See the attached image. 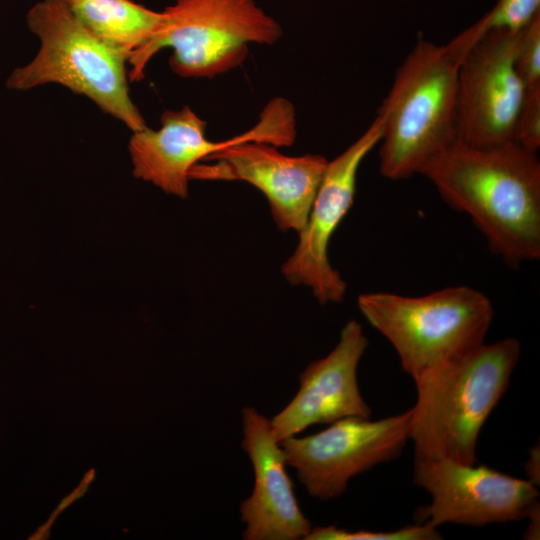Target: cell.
Masks as SVG:
<instances>
[{
    "mask_svg": "<svg viewBox=\"0 0 540 540\" xmlns=\"http://www.w3.org/2000/svg\"><path fill=\"white\" fill-rule=\"evenodd\" d=\"M454 210L467 214L510 267L540 257V160L511 141L474 146L459 139L419 172Z\"/></svg>",
    "mask_w": 540,
    "mask_h": 540,
    "instance_id": "1",
    "label": "cell"
},
{
    "mask_svg": "<svg viewBox=\"0 0 540 540\" xmlns=\"http://www.w3.org/2000/svg\"><path fill=\"white\" fill-rule=\"evenodd\" d=\"M521 356V343H482L459 360L415 382L410 440L415 460L476 464L479 434L505 395Z\"/></svg>",
    "mask_w": 540,
    "mask_h": 540,
    "instance_id": "2",
    "label": "cell"
},
{
    "mask_svg": "<svg viewBox=\"0 0 540 540\" xmlns=\"http://www.w3.org/2000/svg\"><path fill=\"white\" fill-rule=\"evenodd\" d=\"M459 62L446 45L420 39L396 71L378 112L383 116L380 173L390 180L419 174L457 139Z\"/></svg>",
    "mask_w": 540,
    "mask_h": 540,
    "instance_id": "3",
    "label": "cell"
},
{
    "mask_svg": "<svg viewBox=\"0 0 540 540\" xmlns=\"http://www.w3.org/2000/svg\"><path fill=\"white\" fill-rule=\"evenodd\" d=\"M357 305L393 346L414 383L484 343L494 316L490 299L467 285L416 297L365 293Z\"/></svg>",
    "mask_w": 540,
    "mask_h": 540,
    "instance_id": "4",
    "label": "cell"
},
{
    "mask_svg": "<svg viewBox=\"0 0 540 540\" xmlns=\"http://www.w3.org/2000/svg\"><path fill=\"white\" fill-rule=\"evenodd\" d=\"M28 28L40 40L36 56L16 68L6 87L26 91L49 83L86 96L132 132L146 122L129 95L128 57L92 34L65 0H41L26 14Z\"/></svg>",
    "mask_w": 540,
    "mask_h": 540,
    "instance_id": "5",
    "label": "cell"
},
{
    "mask_svg": "<svg viewBox=\"0 0 540 540\" xmlns=\"http://www.w3.org/2000/svg\"><path fill=\"white\" fill-rule=\"evenodd\" d=\"M155 34L132 52L128 78L140 81L152 57L171 48V70L183 78H214L241 66L250 44H275L281 25L255 0H176Z\"/></svg>",
    "mask_w": 540,
    "mask_h": 540,
    "instance_id": "6",
    "label": "cell"
},
{
    "mask_svg": "<svg viewBox=\"0 0 540 540\" xmlns=\"http://www.w3.org/2000/svg\"><path fill=\"white\" fill-rule=\"evenodd\" d=\"M412 410L372 421L347 417L318 433L280 442L310 496H341L351 478L398 458L410 440Z\"/></svg>",
    "mask_w": 540,
    "mask_h": 540,
    "instance_id": "7",
    "label": "cell"
},
{
    "mask_svg": "<svg viewBox=\"0 0 540 540\" xmlns=\"http://www.w3.org/2000/svg\"><path fill=\"white\" fill-rule=\"evenodd\" d=\"M413 480L431 497L415 518L434 527L520 521L540 506L538 487L529 480L485 465L444 458L414 460Z\"/></svg>",
    "mask_w": 540,
    "mask_h": 540,
    "instance_id": "8",
    "label": "cell"
},
{
    "mask_svg": "<svg viewBox=\"0 0 540 540\" xmlns=\"http://www.w3.org/2000/svg\"><path fill=\"white\" fill-rule=\"evenodd\" d=\"M382 131L383 116L378 112L360 137L328 161L307 222L298 232L297 247L282 266L286 280L309 287L320 304L344 299L347 284L330 264L329 243L353 205L359 167L380 142Z\"/></svg>",
    "mask_w": 540,
    "mask_h": 540,
    "instance_id": "9",
    "label": "cell"
},
{
    "mask_svg": "<svg viewBox=\"0 0 540 540\" xmlns=\"http://www.w3.org/2000/svg\"><path fill=\"white\" fill-rule=\"evenodd\" d=\"M519 32L489 31L462 57L457 76V139L474 146L513 141L525 91L514 66Z\"/></svg>",
    "mask_w": 540,
    "mask_h": 540,
    "instance_id": "10",
    "label": "cell"
},
{
    "mask_svg": "<svg viewBox=\"0 0 540 540\" xmlns=\"http://www.w3.org/2000/svg\"><path fill=\"white\" fill-rule=\"evenodd\" d=\"M269 143L245 141L228 146L192 167L189 179L243 181L266 197L283 232L306 224L328 160L322 155L288 156ZM202 161V162H204Z\"/></svg>",
    "mask_w": 540,
    "mask_h": 540,
    "instance_id": "11",
    "label": "cell"
},
{
    "mask_svg": "<svg viewBox=\"0 0 540 540\" xmlns=\"http://www.w3.org/2000/svg\"><path fill=\"white\" fill-rule=\"evenodd\" d=\"M367 346L361 324L348 321L334 349L305 368L295 397L270 420L279 442L314 424H330L347 417H371V408L362 397L357 381L358 364Z\"/></svg>",
    "mask_w": 540,
    "mask_h": 540,
    "instance_id": "12",
    "label": "cell"
},
{
    "mask_svg": "<svg viewBox=\"0 0 540 540\" xmlns=\"http://www.w3.org/2000/svg\"><path fill=\"white\" fill-rule=\"evenodd\" d=\"M207 123L190 107L166 110L157 130L134 131L129 141L133 175L168 194L188 196L189 172L210 155L245 141L270 142L271 124L263 118L251 129L223 141L206 136Z\"/></svg>",
    "mask_w": 540,
    "mask_h": 540,
    "instance_id": "13",
    "label": "cell"
},
{
    "mask_svg": "<svg viewBox=\"0 0 540 540\" xmlns=\"http://www.w3.org/2000/svg\"><path fill=\"white\" fill-rule=\"evenodd\" d=\"M244 438L242 447L254 469L252 494L241 506V520L246 524V540L305 539L311 523L299 507L289 477L287 461L275 438L270 419L252 407L242 410Z\"/></svg>",
    "mask_w": 540,
    "mask_h": 540,
    "instance_id": "14",
    "label": "cell"
},
{
    "mask_svg": "<svg viewBox=\"0 0 540 540\" xmlns=\"http://www.w3.org/2000/svg\"><path fill=\"white\" fill-rule=\"evenodd\" d=\"M68 5L92 34L127 57L155 34L165 18L164 11L133 0H75Z\"/></svg>",
    "mask_w": 540,
    "mask_h": 540,
    "instance_id": "15",
    "label": "cell"
},
{
    "mask_svg": "<svg viewBox=\"0 0 540 540\" xmlns=\"http://www.w3.org/2000/svg\"><path fill=\"white\" fill-rule=\"evenodd\" d=\"M538 14H540V0H497L493 8L482 18L445 45L460 63L464 54L489 31L507 30L517 33Z\"/></svg>",
    "mask_w": 540,
    "mask_h": 540,
    "instance_id": "16",
    "label": "cell"
},
{
    "mask_svg": "<svg viewBox=\"0 0 540 540\" xmlns=\"http://www.w3.org/2000/svg\"><path fill=\"white\" fill-rule=\"evenodd\" d=\"M437 527L417 523L394 531H348L336 526L312 528L304 540H439Z\"/></svg>",
    "mask_w": 540,
    "mask_h": 540,
    "instance_id": "17",
    "label": "cell"
},
{
    "mask_svg": "<svg viewBox=\"0 0 540 540\" xmlns=\"http://www.w3.org/2000/svg\"><path fill=\"white\" fill-rule=\"evenodd\" d=\"M514 66L525 91L540 89V14L519 32Z\"/></svg>",
    "mask_w": 540,
    "mask_h": 540,
    "instance_id": "18",
    "label": "cell"
},
{
    "mask_svg": "<svg viewBox=\"0 0 540 540\" xmlns=\"http://www.w3.org/2000/svg\"><path fill=\"white\" fill-rule=\"evenodd\" d=\"M513 142L537 152L540 148V89L524 91L515 122Z\"/></svg>",
    "mask_w": 540,
    "mask_h": 540,
    "instance_id": "19",
    "label": "cell"
},
{
    "mask_svg": "<svg viewBox=\"0 0 540 540\" xmlns=\"http://www.w3.org/2000/svg\"><path fill=\"white\" fill-rule=\"evenodd\" d=\"M539 445L533 447L529 452V457L527 461L525 462V470L526 474L528 476V479L531 483H533L536 487L539 486V479H540V453H539Z\"/></svg>",
    "mask_w": 540,
    "mask_h": 540,
    "instance_id": "20",
    "label": "cell"
},
{
    "mask_svg": "<svg viewBox=\"0 0 540 540\" xmlns=\"http://www.w3.org/2000/svg\"><path fill=\"white\" fill-rule=\"evenodd\" d=\"M93 475H94V472L93 471H90V473H88L85 477V479H83V481L81 482L80 486L71 494L69 495L67 498H65L63 500V502L58 506V508L55 510L53 516H51V518L49 519L48 521V526H47V529L49 528V525L53 522V519L56 518V516L60 513V511H62L66 506H68L74 499L80 497L83 492L86 491L89 483L92 481L93 479Z\"/></svg>",
    "mask_w": 540,
    "mask_h": 540,
    "instance_id": "21",
    "label": "cell"
},
{
    "mask_svg": "<svg viewBox=\"0 0 540 540\" xmlns=\"http://www.w3.org/2000/svg\"><path fill=\"white\" fill-rule=\"evenodd\" d=\"M539 507H536L528 516L529 525L525 533V539H538L539 537Z\"/></svg>",
    "mask_w": 540,
    "mask_h": 540,
    "instance_id": "22",
    "label": "cell"
},
{
    "mask_svg": "<svg viewBox=\"0 0 540 540\" xmlns=\"http://www.w3.org/2000/svg\"><path fill=\"white\" fill-rule=\"evenodd\" d=\"M65 1L67 2V4H71L75 0H65Z\"/></svg>",
    "mask_w": 540,
    "mask_h": 540,
    "instance_id": "23",
    "label": "cell"
}]
</instances>
